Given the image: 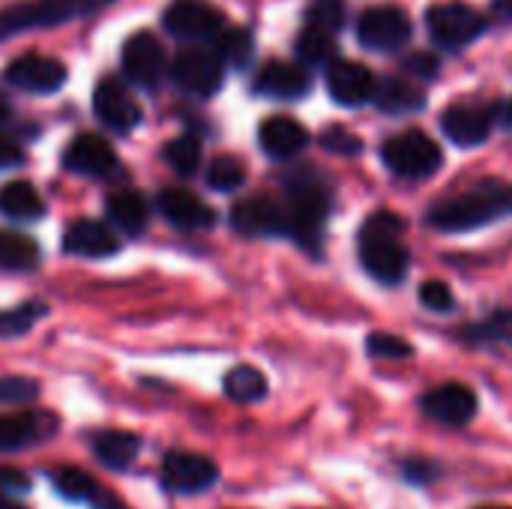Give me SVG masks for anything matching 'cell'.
Here are the masks:
<instances>
[{"mask_svg":"<svg viewBox=\"0 0 512 509\" xmlns=\"http://www.w3.org/2000/svg\"><path fill=\"white\" fill-rule=\"evenodd\" d=\"M512 216V186L504 183H483L462 195H453L429 210V225L447 234L474 231L495 219Z\"/></svg>","mask_w":512,"mask_h":509,"instance_id":"6da1fadb","label":"cell"},{"mask_svg":"<svg viewBox=\"0 0 512 509\" xmlns=\"http://www.w3.org/2000/svg\"><path fill=\"white\" fill-rule=\"evenodd\" d=\"M402 231L405 222L387 210L369 216L360 231V261L369 270V276H375L384 285H396L408 273L411 255L402 243Z\"/></svg>","mask_w":512,"mask_h":509,"instance_id":"7a4b0ae2","label":"cell"},{"mask_svg":"<svg viewBox=\"0 0 512 509\" xmlns=\"http://www.w3.org/2000/svg\"><path fill=\"white\" fill-rule=\"evenodd\" d=\"M288 234L306 246L315 249L324 237V225L330 216V189L315 174H300L288 180Z\"/></svg>","mask_w":512,"mask_h":509,"instance_id":"3957f363","label":"cell"},{"mask_svg":"<svg viewBox=\"0 0 512 509\" xmlns=\"http://www.w3.org/2000/svg\"><path fill=\"white\" fill-rule=\"evenodd\" d=\"M108 3L111 0H27L18 6H6L0 9V39L21 33V30H33V27L63 24L69 18L90 15Z\"/></svg>","mask_w":512,"mask_h":509,"instance_id":"277c9868","label":"cell"},{"mask_svg":"<svg viewBox=\"0 0 512 509\" xmlns=\"http://www.w3.org/2000/svg\"><path fill=\"white\" fill-rule=\"evenodd\" d=\"M387 168L399 177H432L441 165H444V153H441V144L420 132V129H408V132H399L393 135L390 141H384V150H381Z\"/></svg>","mask_w":512,"mask_h":509,"instance_id":"5b68a950","label":"cell"},{"mask_svg":"<svg viewBox=\"0 0 512 509\" xmlns=\"http://www.w3.org/2000/svg\"><path fill=\"white\" fill-rule=\"evenodd\" d=\"M432 39L447 48H462L486 30V15L468 3H438L429 9Z\"/></svg>","mask_w":512,"mask_h":509,"instance_id":"8992f818","label":"cell"},{"mask_svg":"<svg viewBox=\"0 0 512 509\" xmlns=\"http://www.w3.org/2000/svg\"><path fill=\"white\" fill-rule=\"evenodd\" d=\"M219 480V468L213 459L201 456V453H168L162 459V486L168 492L177 495H198L207 492L210 486H216Z\"/></svg>","mask_w":512,"mask_h":509,"instance_id":"52a82bcc","label":"cell"},{"mask_svg":"<svg viewBox=\"0 0 512 509\" xmlns=\"http://www.w3.org/2000/svg\"><path fill=\"white\" fill-rule=\"evenodd\" d=\"M357 36L372 51H396L411 39V21L399 6H372L360 15Z\"/></svg>","mask_w":512,"mask_h":509,"instance_id":"ba28073f","label":"cell"},{"mask_svg":"<svg viewBox=\"0 0 512 509\" xmlns=\"http://www.w3.org/2000/svg\"><path fill=\"white\" fill-rule=\"evenodd\" d=\"M174 81L195 96H213L222 87V60L216 51H204V48H186L177 54L174 66H171Z\"/></svg>","mask_w":512,"mask_h":509,"instance_id":"9c48e42d","label":"cell"},{"mask_svg":"<svg viewBox=\"0 0 512 509\" xmlns=\"http://www.w3.org/2000/svg\"><path fill=\"white\" fill-rule=\"evenodd\" d=\"M6 81L27 93H54L66 81V66L48 54H21L6 66Z\"/></svg>","mask_w":512,"mask_h":509,"instance_id":"30bf717a","label":"cell"},{"mask_svg":"<svg viewBox=\"0 0 512 509\" xmlns=\"http://www.w3.org/2000/svg\"><path fill=\"white\" fill-rule=\"evenodd\" d=\"M93 111L114 132H129L141 123V105L135 102L129 87L117 78L99 81V87L93 90Z\"/></svg>","mask_w":512,"mask_h":509,"instance_id":"8fae6325","label":"cell"},{"mask_svg":"<svg viewBox=\"0 0 512 509\" xmlns=\"http://www.w3.org/2000/svg\"><path fill=\"white\" fill-rule=\"evenodd\" d=\"M222 12L204 0H174L165 9V27L180 39H207L222 33Z\"/></svg>","mask_w":512,"mask_h":509,"instance_id":"7c38bea8","label":"cell"},{"mask_svg":"<svg viewBox=\"0 0 512 509\" xmlns=\"http://www.w3.org/2000/svg\"><path fill=\"white\" fill-rule=\"evenodd\" d=\"M426 417L444 426H468L477 417V393L468 384H444L423 396Z\"/></svg>","mask_w":512,"mask_h":509,"instance_id":"4fadbf2b","label":"cell"},{"mask_svg":"<svg viewBox=\"0 0 512 509\" xmlns=\"http://www.w3.org/2000/svg\"><path fill=\"white\" fill-rule=\"evenodd\" d=\"M123 69L141 87H156L165 75V51L153 33H135L123 45Z\"/></svg>","mask_w":512,"mask_h":509,"instance_id":"5bb4252c","label":"cell"},{"mask_svg":"<svg viewBox=\"0 0 512 509\" xmlns=\"http://www.w3.org/2000/svg\"><path fill=\"white\" fill-rule=\"evenodd\" d=\"M231 225L246 234V237H273V234H288V216L285 207L276 204L273 198H246L231 210Z\"/></svg>","mask_w":512,"mask_h":509,"instance_id":"9a60e30c","label":"cell"},{"mask_svg":"<svg viewBox=\"0 0 512 509\" xmlns=\"http://www.w3.org/2000/svg\"><path fill=\"white\" fill-rule=\"evenodd\" d=\"M54 429H57V420L42 411L0 414V453H15L30 444H39L51 438Z\"/></svg>","mask_w":512,"mask_h":509,"instance_id":"2e32d148","label":"cell"},{"mask_svg":"<svg viewBox=\"0 0 512 509\" xmlns=\"http://www.w3.org/2000/svg\"><path fill=\"white\" fill-rule=\"evenodd\" d=\"M327 87L330 96L339 105H363L369 99H375V75L357 63V60H336L327 69Z\"/></svg>","mask_w":512,"mask_h":509,"instance_id":"e0dca14e","label":"cell"},{"mask_svg":"<svg viewBox=\"0 0 512 509\" xmlns=\"http://www.w3.org/2000/svg\"><path fill=\"white\" fill-rule=\"evenodd\" d=\"M441 129L459 147H477L492 135V111L483 105H450L441 117Z\"/></svg>","mask_w":512,"mask_h":509,"instance_id":"ac0fdd59","label":"cell"},{"mask_svg":"<svg viewBox=\"0 0 512 509\" xmlns=\"http://www.w3.org/2000/svg\"><path fill=\"white\" fill-rule=\"evenodd\" d=\"M66 168L72 174H84V177H108L117 168V156L111 150V144L102 135H78L66 156H63Z\"/></svg>","mask_w":512,"mask_h":509,"instance_id":"d6986e66","label":"cell"},{"mask_svg":"<svg viewBox=\"0 0 512 509\" xmlns=\"http://www.w3.org/2000/svg\"><path fill=\"white\" fill-rule=\"evenodd\" d=\"M63 249L78 258H108L120 249L117 234L96 219H78L63 234Z\"/></svg>","mask_w":512,"mask_h":509,"instance_id":"ffe728a7","label":"cell"},{"mask_svg":"<svg viewBox=\"0 0 512 509\" xmlns=\"http://www.w3.org/2000/svg\"><path fill=\"white\" fill-rule=\"evenodd\" d=\"M159 210L165 213V219L183 231H201L210 228L216 222V213L189 189H165L159 195Z\"/></svg>","mask_w":512,"mask_h":509,"instance_id":"44dd1931","label":"cell"},{"mask_svg":"<svg viewBox=\"0 0 512 509\" xmlns=\"http://www.w3.org/2000/svg\"><path fill=\"white\" fill-rule=\"evenodd\" d=\"M258 141H261V147H264L267 156H273V159H291V156H297L306 147L309 132H306V126L300 120L279 114V117H267L261 123Z\"/></svg>","mask_w":512,"mask_h":509,"instance_id":"7402d4cb","label":"cell"},{"mask_svg":"<svg viewBox=\"0 0 512 509\" xmlns=\"http://www.w3.org/2000/svg\"><path fill=\"white\" fill-rule=\"evenodd\" d=\"M255 90L273 99H300L309 93V75L306 69L285 63V60H270L261 66L255 78Z\"/></svg>","mask_w":512,"mask_h":509,"instance_id":"603a6c76","label":"cell"},{"mask_svg":"<svg viewBox=\"0 0 512 509\" xmlns=\"http://www.w3.org/2000/svg\"><path fill=\"white\" fill-rule=\"evenodd\" d=\"M54 489L66 498V501H75V504H93V507H108L114 504L117 498L108 495L87 471L81 468H57L54 477H51Z\"/></svg>","mask_w":512,"mask_h":509,"instance_id":"cb8c5ba5","label":"cell"},{"mask_svg":"<svg viewBox=\"0 0 512 509\" xmlns=\"http://www.w3.org/2000/svg\"><path fill=\"white\" fill-rule=\"evenodd\" d=\"M105 213H108V222L114 228H120L123 234H141L147 228V201L138 195V192H114L108 201H105Z\"/></svg>","mask_w":512,"mask_h":509,"instance_id":"d4e9b609","label":"cell"},{"mask_svg":"<svg viewBox=\"0 0 512 509\" xmlns=\"http://www.w3.org/2000/svg\"><path fill=\"white\" fill-rule=\"evenodd\" d=\"M93 453L96 459L105 465V468H114V471H123L135 462L138 450H141V438L132 435V432H102L93 438Z\"/></svg>","mask_w":512,"mask_h":509,"instance_id":"484cf974","label":"cell"},{"mask_svg":"<svg viewBox=\"0 0 512 509\" xmlns=\"http://www.w3.org/2000/svg\"><path fill=\"white\" fill-rule=\"evenodd\" d=\"M0 213H6L9 219H39L45 213V201L36 192L33 183L27 180H12L0 189Z\"/></svg>","mask_w":512,"mask_h":509,"instance_id":"4316f807","label":"cell"},{"mask_svg":"<svg viewBox=\"0 0 512 509\" xmlns=\"http://www.w3.org/2000/svg\"><path fill=\"white\" fill-rule=\"evenodd\" d=\"M375 102L381 105V111L387 114H411L420 111L426 105V93L402 78H387L378 90H375Z\"/></svg>","mask_w":512,"mask_h":509,"instance_id":"83f0119b","label":"cell"},{"mask_svg":"<svg viewBox=\"0 0 512 509\" xmlns=\"http://www.w3.org/2000/svg\"><path fill=\"white\" fill-rule=\"evenodd\" d=\"M225 396L240 405L261 402L267 396V378L255 366H234L225 375Z\"/></svg>","mask_w":512,"mask_h":509,"instance_id":"f1b7e54d","label":"cell"},{"mask_svg":"<svg viewBox=\"0 0 512 509\" xmlns=\"http://www.w3.org/2000/svg\"><path fill=\"white\" fill-rule=\"evenodd\" d=\"M39 264V246L33 237L18 231H0V267L3 270H33Z\"/></svg>","mask_w":512,"mask_h":509,"instance_id":"f546056e","label":"cell"},{"mask_svg":"<svg viewBox=\"0 0 512 509\" xmlns=\"http://www.w3.org/2000/svg\"><path fill=\"white\" fill-rule=\"evenodd\" d=\"M297 57L306 66H321V63H336V39L327 30L318 27H303L297 36Z\"/></svg>","mask_w":512,"mask_h":509,"instance_id":"4dcf8cb0","label":"cell"},{"mask_svg":"<svg viewBox=\"0 0 512 509\" xmlns=\"http://www.w3.org/2000/svg\"><path fill=\"white\" fill-rule=\"evenodd\" d=\"M45 315H48V309L42 303H36V300L3 309L0 312V339H18V336L30 333Z\"/></svg>","mask_w":512,"mask_h":509,"instance_id":"1f68e13d","label":"cell"},{"mask_svg":"<svg viewBox=\"0 0 512 509\" xmlns=\"http://www.w3.org/2000/svg\"><path fill=\"white\" fill-rule=\"evenodd\" d=\"M252 51H255V42H252V33L243 30V27H231V30H222L219 33V42H216V54L222 63H231L237 69H243L249 60H252Z\"/></svg>","mask_w":512,"mask_h":509,"instance_id":"d6a6232c","label":"cell"},{"mask_svg":"<svg viewBox=\"0 0 512 509\" xmlns=\"http://www.w3.org/2000/svg\"><path fill=\"white\" fill-rule=\"evenodd\" d=\"M165 159H168V165L177 174L189 177L201 165V141L192 138V135H180V138H174V141L165 144Z\"/></svg>","mask_w":512,"mask_h":509,"instance_id":"836d02e7","label":"cell"},{"mask_svg":"<svg viewBox=\"0 0 512 509\" xmlns=\"http://www.w3.org/2000/svg\"><path fill=\"white\" fill-rule=\"evenodd\" d=\"M246 180V168L237 156H216L207 168V186L216 192H234Z\"/></svg>","mask_w":512,"mask_h":509,"instance_id":"e575fe53","label":"cell"},{"mask_svg":"<svg viewBox=\"0 0 512 509\" xmlns=\"http://www.w3.org/2000/svg\"><path fill=\"white\" fill-rule=\"evenodd\" d=\"M30 492L27 474L18 468H0V509H24L21 498Z\"/></svg>","mask_w":512,"mask_h":509,"instance_id":"d590c367","label":"cell"},{"mask_svg":"<svg viewBox=\"0 0 512 509\" xmlns=\"http://www.w3.org/2000/svg\"><path fill=\"white\" fill-rule=\"evenodd\" d=\"M306 15H309V27L333 33L345 24V3L342 0H315Z\"/></svg>","mask_w":512,"mask_h":509,"instance_id":"8d00e7d4","label":"cell"},{"mask_svg":"<svg viewBox=\"0 0 512 509\" xmlns=\"http://www.w3.org/2000/svg\"><path fill=\"white\" fill-rule=\"evenodd\" d=\"M366 351L378 360H399V357H411V345L402 336H390V333H372L366 339Z\"/></svg>","mask_w":512,"mask_h":509,"instance_id":"74e56055","label":"cell"},{"mask_svg":"<svg viewBox=\"0 0 512 509\" xmlns=\"http://www.w3.org/2000/svg\"><path fill=\"white\" fill-rule=\"evenodd\" d=\"M39 396L36 381L30 378H0V405H27Z\"/></svg>","mask_w":512,"mask_h":509,"instance_id":"f35d334b","label":"cell"},{"mask_svg":"<svg viewBox=\"0 0 512 509\" xmlns=\"http://www.w3.org/2000/svg\"><path fill=\"white\" fill-rule=\"evenodd\" d=\"M321 144H324L330 153H339V156H357V153L363 150V141H360L351 129H345V126H330V129H324Z\"/></svg>","mask_w":512,"mask_h":509,"instance_id":"ab89813d","label":"cell"},{"mask_svg":"<svg viewBox=\"0 0 512 509\" xmlns=\"http://www.w3.org/2000/svg\"><path fill=\"white\" fill-rule=\"evenodd\" d=\"M420 303H423L426 309H432V312H450V309L456 306L450 285H447V282H438V279L423 282V288H420Z\"/></svg>","mask_w":512,"mask_h":509,"instance_id":"60d3db41","label":"cell"},{"mask_svg":"<svg viewBox=\"0 0 512 509\" xmlns=\"http://www.w3.org/2000/svg\"><path fill=\"white\" fill-rule=\"evenodd\" d=\"M480 336L486 339H495V342H510L512 345V312H501L498 318H492L483 330H477Z\"/></svg>","mask_w":512,"mask_h":509,"instance_id":"b9f144b4","label":"cell"},{"mask_svg":"<svg viewBox=\"0 0 512 509\" xmlns=\"http://www.w3.org/2000/svg\"><path fill=\"white\" fill-rule=\"evenodd\" d=\"M408 69L417 72L420 78H435V75L441 72V63H438L432 54H414V57L408 60Z\"/></svg>","mask_w":512,"mask_h":509,"instance_id":"7bdbcfd3","label":"cell"},{"mask_svg":"<svg viewBox=\"0 0 512 509\" xmlns=\"http://www.w3.org/2000/svg\"><path fill=\"white\" fill-rule=\"evenodd\" d=\"M438 471L432 468V465H426V462H411L408 468H405V477L411 480V483H417V486H426V483H432V477H435Z\"/></svg>","mask_w":512,"mask_h":509,"instance_id":"ee69618b","label":"cell"},{"mask_svg":"<svg viewBox=\"0 0 512 509\" xmlns=\"http://www.w3.org/2000/svg\"><path fill=\"white\" fill-rule=\"evenodd\" d=\"M18 162H21V147H18L12 138L0 135V171H3V168H12V165H18Z\"/></svg>","mask_w":512,"mask_h":509,"instance_id":"f6af8a7d","label":"cell"},{"mask_svg":"<svg viewBox=\"0 0 512 509\" xmlns=\"http://www.w3.org/2000/svg\"><path fill=\"white\" fill-rule=\"evenodd\" d=\"M9 117V102H6V96L0 93V120H6Z\"/></svg>","mask_w":512,"mask_h":509,"instance_id":"bcb514c9","label":"cell"},{"mask_svg":"<svg viewBox=\"0 0 512 509\" xmlns=\"http://www.w3.org/2000/svg\"><path fill=\"white\" fill-rule=\"evenodd\" d=\"M99 509H126L120 501H114V504H108V507H99Z\"/></svg>","mask_w":512,"mask_h":509,"instance_id":"7dc6e473","label":"cell"},{"mask_svg":"<svg viewBox=\"0 0 512 509\" xmlns=\"http://www.w3.org/2000/svg\"><path fill=\"white\" fill-rule=\"evenodd\" d=\"M507 123H510V126H512V102H510V105H507Z\"/></svg>","mask_w":512,"mask_h":509,"instance_id":"c3c4849f","label":"cell"},{"mask_svg":"<svg viewBox=\"0 0 512 509\" xmlns=\"http://www.w3.org/2000/svg\"><path fill=\"white\" fill-rule=\"evenodd\" d=\"M480 509H510V507H498V504H495V507H480Z\"/></svg>","mask_w":512,"mask_h":509,"instance_id":"681fc988","label":"cell"}]
</instances>
